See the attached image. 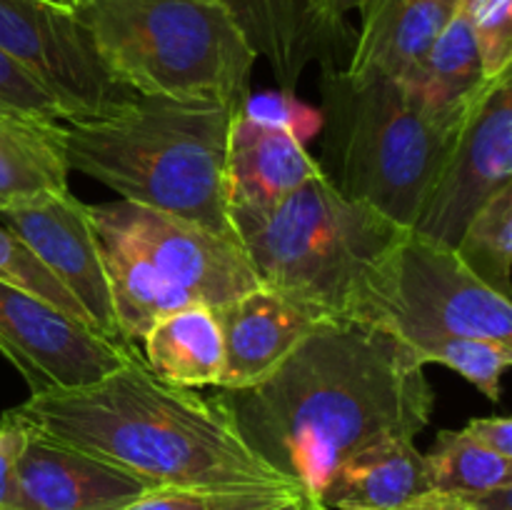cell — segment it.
Wrapping results in <instances>:
<instances>
[{"instance_id":"obj_1","label":"cell","mask_w":512,"mask_h":510,"mask_svg":"<svg viewBox=\"0 0 512 510\" xmlns=\"http://www.w3.org/2000/svg\"><path fill=\"white\" fill-rule=\"evenodd\" d=\"M215 390L245 443L310 500L345 458L385 435L415 438L435 410L413 350L353 318L318 320L263 380Z\"/></svg>"},{"instance_id":"obj_2","label":"cell","mask_w":512,"mask_h":510,"mask_svg":"<svg viewBox=\"0 0 512 510\" xmlns=\"http://www.w3.org/2000/svg\"><path fill=\"white\" fill-rule=\"evenodd\" d=\"M13 413L153 488H298L245 443L215 395L165 383L140 353L83 388L30 395Z\"/></svg>"},{"instance_id":"obj_3","label":"cell","mask_w":512,"mask_h":510,"mask_svg":"<svg viewBox=\"0 0 512 510\" xmlns=\"http://www.w3.org/2000/svg\"><path fill=\"white\" fill-rule=\"evenodd\" d=\"M240 108L128 95L100 118L58 123L70 170L120 200L180 215L233 238L225 193L230 125Z\"/></svg>"},{"instance_id":"obj_4","label":"cell","mask_w":512,"mask_h":510,"mask_svg":"<svg viewBox=\"0 0 512 510\" xmlns=\"http://www.w3.org/2000/svg\"><path fill=\"white\" fill-rule=\"evenodd\" d=\"M75 15L128 93L218 108L250 95L258 53L220 0H85Z\"/></svg>"},{"instance_id":"obj_5","label":"cell","mask_w":512,"mask_h":510,"mask_svg":"<svg viewBox=\"0 0 512 510\" xmlns=\"http://www.w3.org/2000/svg\"><path fill=\"white\" fill-rule=\"evenodd\" d=\"M325 178L350 200L413 228L458 128L430 118L403 85L320 70Z\"/></svg>"},{"instance_id":"obj_6","label":"cell","mask_w":512,"mask_h":510,"mask_svg":"<svg viewBox=\"0 0 512 510\" xmlns=\"http://www.w3.org/2000/svg\"><path fill=\"white\" fill-rule=\"evenodd\" d=\"M228 215L260 285L320 318H345L360 275L405 230L323 173L280 203Z\"/></svg>"},{"instance_id":"obj_7","label":"cell","mask_w":512,"mask_h":510,"mask_svg":"<svg viewBox=\"0 0 512 510\" xmlns=\"http://www.w3.org/2000/svg\"><path fill=\"white\" fill-rule=\"evenodd\" d=\"M345 318L408 348L443 335L512 345V303L478 278L453 245L405 228L360 275Z\"/></svg>"},{"instance_id":"obj_8","label":"cell","mask_w":512,"mask_h":510,"mask_svg":"<svg viewBox=\"0 0 512 510\" xmlns=\"http://www.w3.org/2000/svg\"><path fill=\"white\" fill-rule=\"evenodd\" d=\"M510 185L512 80L505 73L485 80L465 110L413 230L455 248L470 218Z\"/></svg>"},{"instance_id":"obj_9","label":"cell","mask_w":512,"mask_h":510,"mask_svg":"<svg viewBox=\"0 0 512 510\" xmlns=\"http://www.w3.org/2000/svg\"><path fill=\"white\" fill-rule=\"evenodd\" d=\"M88 208L95 225L130 240L140 255L193 303L220 308L238 295L260 288L258 275L238 240L213 233L180 215L128 200Z\"/></svg>"},{"instance_id":"obj_10","label":"cell","mask_w":512,"mask_h":510,"mask_svg":"<svg viewBox=\"0 0 512 510\" xmlns=\"http://www.w3.org/2000/svg\"><path fill=\"white\" fill-rule=\"evenodd\" d=\"M0 53L33 75L68 120L100 118L133 95L105 73L78 15L43 0H0Z\"/></svg>"},{"instance_id":"obj_11","label":"cell","mask_w":512,"mask_h":510,"mask_svg":"<svg viewBox=\"0 0 512 510\" xmlns=\"http://www.w3.org/2000/svg\"><path fill=\"white\" fill-rule=\"evenodd\" d=\"M0 353L35 395L95 383L128 363L138 348L105 338L55 305L0 283Z\"/></svg>"},{"instance_id":"obj_12","label":"cell","mask_w":512,"mask_h":510,"mask_svg":"<svg viewBox=\"0 0 512 510\" xmlns=\"http://www.w3.org/2000/svg\"><path fill=\"white\" fill-rule=\"evenodd\" d=\"M0 223L18 235L83 305L93 330L110 340H120L103 248L88 205L80 203L70 190L50 193L18 208L3 210Z\"/></svg>"},{"instance_id":"obj_13","label":"cell","mask_w":512,"mask_h":510,"mask_svg":"<svg viewBox=\"0 0 512 510\" xmlns=\"http://www.w3.org/2000/svg\"><path fill=\"white\" fill-rule=\"evenodd\" d=\"M150 490L128 470L28 428L18 460V510H125Z\"/></svg>"},{"instance_id":"obj_14","label":"cell","mask_w":512,"mask_h":510,"mask_svg":"<svg viewBox=\"0 0 512 510\" xmlns=\"http://www.w3.org/2000/svg\"><path fill=\"white\" fill-rule=\"evenodd\" d=\"M213 310L223 335L218 388H245L263 380L323 320L263 285Z\"/></svg>"},{"instance_id":"obj_15","label":"cell","mask_w":512,"mask_h":510,"mask_svg":"<svg viewBox=\"0 0 512 510\" xmlns=\"http://www.w3.org/2000/svg\"><path fill=\"white\" fill-rule=\"evenodd\" d=\"M258 58L268 60L280 90L295 93L310 63L345 68L353 43L328 33L305 0H220Z\"/></svg>"},{"instance_id":"obj_16","label":"cell","mask_w":512,"mask_h":510,"mask_svg":"<svg viewBox=\"0 0 512 510\" xmlns=\"http://www.w3.org/2000/svg\"><path fill=\"white\" fill-rule=\"evenodd\" d=\"M320 173L318 160L290 130L235 113L225 158L228 213L280 203Z\"/></svg>"},{"instance_id":"obj_17","label":"cell","mask_w":512,"mask_h":510,"mask_svg":"<svg viewBox=\"0 0 512 510\" xmlns=\"http://www.w3.org/2000/svg\"><path fill=\"white\" fill-rule=\"evenodd\" d=\"M455 8V0H363L358 8L363 23L345 73L405 83L420 68Z\"/></svg>"},{"instance_id":"obj_18","label":"cell","mask_w":512,"mask_h":510,"mask_svg":"<svg viewBox=\"0 0 512 510\" xmlns=\"http://www.w3.org/2000/svg\"><path fill=\"white\" fill-rule=\"evenodd\" d=\"M428 490L425 455L415 438L385 435L345 458L315 503L328 510H398Z\"/></svg>"},{"instance_id":"obj_19","label":"cell","mask_w":512,"mask_h":510,"mask_svg":"<svg viewBox=\"0 0 512 510\" xmlns=\"http://www.w3.org/2000/svg\"><path fill=\"white\" fill-rule=\"evenodd\" d=\"M403 85L408 98L430 118L458 128L485 85L468 8H455L420 68Z\"/></svg>"},{"instance_id":"obj_20","label":"cell","mask_w":512,"mask_h":510,"mask_svg":"<svg viewBox=\"0 0 512 510\" xmlns=\"http://www.w3.org/2000/svg\"><path fill=\"white\" fill-rule=\"evenodd\" d=\"M143 360L153 375L178 388H218L223 335L215 310L188 305L160 318L143 335Z\"/></svg>"},{"instance_id":"obj_21","label":"cell","mask_w":512,"mask_h":510,"mask_svg":"<svg viewBox=\"0 0 512 510\" xmlns=\"http://www.w3.org/2000/svg\"><path fill=\"white\" fill-rule=\"evenodd\" d=\"M55 120L0 113V213L68 188Z\"/></svg>"},{"instance_id":"obj_22","label":"cell","mask_w":512,"mask_h":510,"mask_svg":"<svg viewBox=\"0 0 512 510\" xmlns=\"http://www.w3.org/2000/svg\"><path fill=\"white\" fill-rule=\"evenodd\" d=\"M95 230L103 248L115 325L123 343H140L160 318L188 305H198L183 290L168 283L130 240L103 225H95Z\"/></svg>"},{"instance_id":"obj_23","label":"cell","mask_w":512,"mask_h":510,"mask_svg":"<svg viewBox=\"0 0 512 510\" xmlns=\"http://www.w3.org/2000/svg\"><path fill=\"white\" fill-rule=\"evenodd\" d=\"M425 455L430 490L453 495H478L512 485L508 458L493 453L465 430H440Z\"/></svg>"},{"instance_id":"obj_24","label":"cell","mask_w":512,"mask_h":510,"mask_svg":"<svg viewBox=\"0 0 512 510\" xmlns=\"http://www.w3.org/2000/svg\"><path fill=\"white\" fill-rule=\"evenodd\" d=\"M463 263L483 283L512 295V185L488 200L455 243Z\"/></svg>"},{"instance_id":"obj_25","label":"cell","mask_w":512,"mask_h":510,"mask_svg":"<svg viewBox=\"0 0 512 510\" xmlns=\"http://www.w3.org/2000/svg\"><path fill=\"white\" fill-rule=\"evenodd\" d=\"M410 350L423 365H445L463 375L488 400L493 403L500 400V383L512 363V345L485 338L443 335V338H430L425 343L413 345Z\"/></svg>"},{"instance_id":"obj_26","label":"cell","mask_w":512,"mask_h":510,"mask_svg":"<svg viewBox=\"0 0 512 510\" xmlns=\"http://www.w3.org/2000/svg\"><path fill=\"white\" fill-rule=\"evenodd\" d=\"M300 488H155L125 510H278Z\"/></svg>"},{"instance_id":"obj_27","label":"cell","mask_w":512,"mask_h":510,"mask_svg":"<svg viewBox=\"0 0 512 510\" xmlns=\"http://www.w3.org/2000/svg\"><path fill=\"white\" fill-rule=\"evenodd\" d=\"M0 283L23 290V293L28 295H35V298L45 300V303L63 310L70 318L80 320V323H85L88 328H93L83 305H80L78 300L63 288V283L40 263L38 255H35L18 235L10 233L5 225H0ZM95 333H98V330H95Z\"/></svg>"},{"instance_id":"obj_28","label":"cell","mask_w":512,"mask_h":510,"mask_svg":"<svg viewBox=\"0 0 512 510\" xmlns=\"http://www.w3.org/2000/svg\"><path fill=\"white\" fill-rule=\"evenodd\" d=\"M478 45L483 78L510 73L512 65V0H473L468 8Z\"/></svg>"},{"instance_id":"obj_29","label":"cell","mask_w":512,"mask_h":510,"mask_svg":"<svg viewBox=\"0 0 512 510\" xmlns=\"http://www.w3.org/2000/svg\"><path fill=\"white\" fill-rule=\"evenodd\" d=\"M0 113L33 115V118L68 123V115L60 108L58 100L5 53H0Z\"/></svg>"},{"instance_id":"obj_30","label":"cell","mask_w":512,"mask_h":510,"mask_svg":"<svg viewBox=\"0 0 512 510\" xmlns=\"http://www.w3.org/2000/svg\"><path fill=\"white\" fill-rule=\"evenodd\" d=\"M240 113L248 118L260 120V123L278 125V128L290 130L300 143H308L310 138L320 135L323 128V115L320 110L300 103L295 93L285 90H268V93H250L240 105Z\"/></svg>"},{"instance_id":"obj_31","label":"cell","mask_w":512,"mask_h":510,"mask_svg":"<svg viewBox=\"0 0 512 510\" xmlns=\"http://www.w3.org/2000/svg\"><path fill=\"white\" fill-rule=\"evenodd\" d=\"M28 440V425L5 410L0 418V510H18V460Z\"/></svg>"},{"instance_id":"obj_32","label":"cell","mask_w":512,"mask_h":510,"mask_svg":"<svg viewBox=\"0 0 512 510\" xmlns=\"http://www.w3.org/2000/svg\"><path fill=\"white\" fill-rule=\"evenodd\" d=\"M465 433L493 453L512 460V423L508 415H490V418H473L465 425Z\"/></svg>"},{"instance_id":"obj_33","label":"cell","mask_w":512,"mask_h":510,"mask_svg":"<svg viewBox=\"0 0 512 510\" xmlns=\"http://www.w3.org/2000/svg\"><path fill=\"white\" fill-rule=\"evenodd\" d=\"M310 8V13L315 15L320 25H323L328 33L338 35V38L353 43V35H350L348 28V13L358 10L363 5V0H305Z\"/></svg>"},{"instance_id":"obj_34","label":"cell","mask_w":512,"mask_h":510,"mask_svg":"<svg viewBox=\"0 0 512 510\" xmlns=\"http://www.w3.org/2000/svg\"><path fill=\"white\" fill-rule=\"evenodd\" d=\"M398 510H478L468 498L453 493H440V490H428V493L418 495L410 500L408 505Z\"/></svg>"},{"instance_id":"obj_35","label":"cell","mask_w":512,"mask_h":510,"mask_svg":"<svg viewBox=\"0 0 512 510\" xmlns=\"http://www.w3.org/2000/svg\"><path fill=\"white\" fill-rule=\"evenodd\" d=\"M478 510H512V485H503V488L485 490L478 495H463Z\"/></svg>"},{"instance_id":"obj_36","label":"cell","mask_w":512,"mask_h":510,"mask_svg":"<svg viewBox=\"0 0 512 510\" xmlns=\"http://www.w3.org/2000/svg\"><path fill=\"white\" fill-rule=\"evenodd\" d=\"M278 510H310V498H308V495H305V493H300L298 498L288 500V503L280 505Z\"/></svg>"},{"instance_id":"obj_37","label":"cell","mask_w":512,"mask_h":510,"mask_svg":"<svg viewBox=\"0 0 512 510\" xmlns=\"http://www.w3.org/2000/svg\"><path fill=\"white\" fill-rule=\"evenodd\" d=\"M43 3H50V5H58V8H65V10H78L80 5L85 3V0H43Z\"/></svg>"},{"instance_id":"obj_38","label":"cell","mask_w":512,"mask_h":510,"mask_svg":"<svg viewBox=\"0 0 512 510\" xmlns=\"http://www.w3.org/2000/svg\"><path fill=\"white\" fill-rule=\"evenodd\" d=\"M455 5H460V8H470V5H473V0H455Z\"/></svg>"},{"instance_id":"obj_39","label":"cell","mask_w":512,"mask_h":510,"mask_svg":"<svg viewBox=\"0 0 512 510\" xmlns=\"http://www.w3.org/2000/svg\"><path fill=\"white\" fill-rule=\"evenodd\" d=\"M310 510H328V508H325V505H320V503H315V500H310Z\"/></svg>"}]
</instances>
